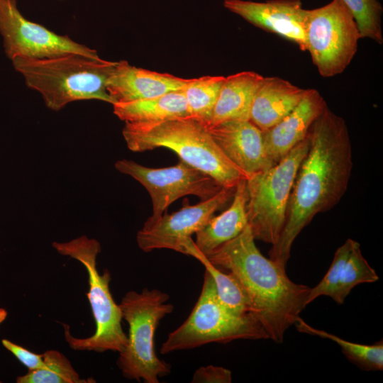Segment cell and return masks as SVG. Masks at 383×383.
I'll return each instance as SVG.
<instances>
[{
  "label": "cell",
  "instance_id": "7402d4cb",
  "mask_svg": "<svg viewBox=\"0 0 383 383\" xmlns=\"http://www.w3.org/2000/svg\"><path fill=\"white\" fill-rule=\"evenodd\" d=\"M297 331L310 335L329 339L337 343L343 353L352 363L367 371H378L383 369V342L373 345H364L345 340L335 335L315 328L299 317L294 324Z\"/></svg>",
  "mask_w": 383,
  "mask_h": 383
},
{
  "label": "cell",
  "instance_id": "9a60e30c",
  "mask_svg": "<svg viewBox=\"0 0 383 383\" xmlns=\"http://www.w3.org/2000/svg\"><path fill=\"white\" fill-rule=\"evenodd\" d=\"M326 106L318 90L307 89L301 101L288 115L274 126L262 131L265 152L272 165L307 137L311 127Z\"/></svg>",
  "mask_w": 383,
  "mask_h": 383
},
{
  "label": "cell",
  "instance_id": "4fadbf2b",
  "mask_svg": "<svg viewBox=\"0 0 383 383\" xmlns=\"http://www.w3.org/2000/svg\"><path fill=\"white\" fill-rule=\"evenodd\" d=\"M223 5L253 26L287 39L306 51V9L301 0H224Z\"/></svg>",
  "mask_w": 383,
  "mask_h": 383
},
{
  "label": "cell",
  "instance_id": "d6986e66",
  "mask_svg": "<svg viewBox=\"0 0 383 383\" xmlns=\"http://www.w3.org/2000/svg\"><path fill=\"white\" fill-rule=\"evenodd\" d=\"M263 76L243 71L225 77L206 126L231 120H249L252 103Z\"/></svg>",
  "mask_w": 383,
  "mask_h": 383
},
{
  "label": "cell",
  "instance_id": "3957f363",
  "mask_svg": "<svg viewBox=\"0 0 383 383\" xmlns=\"http://www.w3.org/2000/svg\"><path fill=\"white\" fill-rule=\"evenodd\" d=\"M123 136L133 152L165 148L180 160L210 175L222 187L235 189L248 175L221 151L202 122L178 117L155 122H126Z\"/></svg>",
  "mask_w": 383,
  "mask_h": 383
},
{
  "label": "cell",
  "instance_id": "e0dca14e",
  "mask_svg": "<svg viewBox=\"0 0 383 383\" xmlns=\"http://www.w3.org/2000/svg\"><path fill=\"white\" fill-rule=\"evenodd\" d=\"M306 90L278 77H263L249 120L262 131L274 126L299 104Z\"/></svg>",
  "mask_w": 383,
  "mask_h": 383
},
{
  "label": "cell",
  "instance_id": "5bb4252c",
  "mask_svg": "<svg viewBox=\"0 0 383 383\" xmlns=\"http://www.w3.org/2000/svg\"><path fill=\"white\" fill-rule=\"evenodd\" d=\"M206 127L225 155L248 177L273 165L265 152L262 131L250 120H231Z\"/></svg>",
  "mask_w": 383,
  "mask_h": 383
},
{
  "label": "cell",
  "instance_id": "ac0fdd59",
  "mask_svg": "<svg viewBox=\"0 0 383 383\" xmlns=\"http://www.w3.org/2000/svg\"><path fill=\"white\" fill-rule=\"evenodd\" d=\"M246 180L236 185L230 206L216 216H212L196 233L195 245L207 256L216 248L238 236L247 226Z\"/></svg>",
  "mask_w": 383,
  "mask_h": 383
},
{
  "label": "cell",
  "instance_id": "d4e9b609",
  "mask_svg": "<svg viewBox=\"0 0 383 383\" xmlns=\"http://www.w3.org/2000/svg\"><path fill=\"white\" fill-rule=\"evenodd\" d=\"M378 279L375 270L363 257L360 243L354 240L331 298L334 301L341 304L355 286L363 283H372Z\"/></svg>",
  "mask_w": 383,
  "mask_h": 383
},
{
  "label": "cell",
  "instance_id": "ffe728a7",
  "mask_svg": "<svg viewBox=\"0 0 383 383\" xmlns=\"http://www.w3.org/2000/svg\"><path fill=\"white\" fill-rule=\"evenodd\" d=\"M114 114L126 122H155L189 116L183 89L129 102L113 104Z\"/></svg>",
  "mask_w": 383,
  "mask_h": 383
},
{
  "label": "cell",
  "instance_id": "52a82bcc",
  "mask_svg": "<svg viewBox=\"0 0 383 383\" xmlns=\"http://www.w3.org/2000/svg\"><path fill=\"white\" fill-rule=\"evenodd\" d=\"M240 339H268V336L252 313L236 316L222 306L213 279L205 270L201 291L191 313L168 335L160 351L167 354L211 343H226Z\"/></svg>",
  "mask_w": 383,
  "mask_h": 383
},
{
  "label": "cell",
  "instance_id": "30bf717a",
  "mask_svg": "<svg viewBox=\"0 0 383 383\" xmlns=\"http://www.w3.org/2000/svg\"><path fill=\"white\" fill-rule=\"evenodd\" d=\"M116 169L140 182L148 192L152 204V213L148 218L161 216L177 199L194 195L201 200L208 199L223 187L210 175L180 160L177 165L151 168L134 161L121 160Z\"/></svg>",
  "mask_w": 383,
  "mask_h": 383
},
{
  "label": "cell",
  "instance_id": "2e32d148",
  "mask_svg": "<svg viewBox=\"0 0 383 383\" xmlns=\"http://www.w3.org/2000/svg\"><path fill=\"white\" fill-rule=\"evenodd\" d=\"M190 80L168 73L137 67L126 60H120L116 62L108 78L106 89L113 105L181 90Z\"/></svg>",
  "mask_w": 383,
  "mask_h": 383
},
{
  "label": "cell",
  "instance_id": "5b68a950",
  "mask_svg": "<svg viewBox=\"0 0 383 383\" xmlns=\"http://www.w3.org/2000/svg\"><path fill=\"white\" fill-rule=\"evenodd\" d=\"M170 295L159 289L145 288L141 292H128L119 304L122 318L128 323V341L119 353L117 365L124 377L145 383H158L171 373V365L156 355L155 331L174 310Z\"/></svg>",
  "mask_w": 383,
  "mask_h": 383
},
{
  "label": "cell",
  "instance_id": "603a6c76",
  "mask_svg": "<svg viewBox=\"0 0 383 383\" xmlns=\"http://www.w3.org/2000/svg\"><path fill=\"white\" fill-rule=\"evenodd\" d=\"M224 79V76L191 79L183 89L189 117L205 125L209 122Z\"/></svg>",
  "mask_w": 383,
  "mask_h": 383
},
{
  "label": "cell",
  "instance_id": "8992f818",
  "mask_svg": "<svg viewBox=\"0 0 383 383\" xmlns=\"http://www.w3.org/2000/svg\"><path fill=\"white\" fill-rule=\"evenodd\" d=\"M62 255L71 257L81 262L89 276V292L87 294L96 330L89 337L79 338L72 336L69 326L63 324L65 337L70 347L74 350L104 353L108 350L120 353L128 341L121 326L122 313L111 294V274L105 270L100 274L96 267V257L101 251L100 243L95 239L81 236L69 242L52 243Z\"/></svg>",
  "mask_w": 383,
  "mask_h": 383
},
{
  "label": "cell",
  "instance_id": "8fae6325",
  "mask_svg": "<svg viewBox=\"0 0 383 383\" xmlns=\"http://www.w3.org/2000/svg\"><path fill=\"white\" fill-rule=\"evenodd\" d=\"M0 34L6 55L11 60L51 58L70 53L99 57L95 50L25 18L16 0H0Z\"/></svg>",
  "mask_w": 383,
  "mask_h": 383
},
{
  "label": "cell",
  "instance_id": "ba28073f",
  "mask_svg": "<svg viewBox=\"0 0 383 383\" xmlns=\"http://www.w3.org/2000/svg\"><path fill=\"white\" fill-rule=\"evenodd\" d=\"M309 147L308 134L277 163L247 179L248 223L255 240L272 245L279 239L294 179Z\"/></svg>",
  "mask_w": 383,
  "mask_h": 383
},
{
  "label": "cell",
  "instance_id": "7a4b0ae2",
  "mask_svg": "<svg viewBox=\"0 0 383 383\" xmlns=\"http://www.w3.org/2000/svg\"><path fill=\"white\" fill-rule=\"evenodd\" d=\"M206 257L218 269L233 274L246 292L252 314L268 339L282 343L285 332L306 306L311 288L292 282L284 268L260 252L248 224Z\"/></svg>",
  "mask_w": 383,
  "mask_h": 383
},
{
  "label": "cell",
  "instance_id": "cb8c5ba5",
  "mask_svg": "<svg viewBox=\"0 0 383 383\" xmlns=\"http://www.w3.org/2000/svg\"><path fill=\"white\" fill-rule=\"evenodd\" d=\"M43 367L28 370V373L16 379L18 383H84L69 360L60 352L50 350L43 354Z\"/></svg>",
  "mask_w": 383,
  "mask_h": 383
},
{
  "label": "cell",
  "instance_id": "83f0119b",
  "mask_svg": "<svg viewBox=\"0 0 383 383\" xmlns=\"http://www.w3.org/2000/svg\"><path fill=\"white\" fill-rule=\"evenodd\" d=\"M192 383H231V371L223 367L207 365L198 368L194 373Z\"/></svg>",
  "mask_w": 383,
  "mask_h": 383
},
{
  "label": "cell",
  "instance_id": "277c9868",
  "mask_svg": "<svg viewBox=\"0 0 383 383\" xmlns=\"http://www.w3.org/2000/svg\"><path fill=\"white\" fill-rule=\"evenodd\" d=\"M11 61L27 87L40 93L52 111L80 100L112 104L106 84L116 62L77 53L45 59L16 57Z\"/></svg>",
  "mask_w": 383,
  "mask_h": 383
},
{
  "label": "cell",
  "instance_id": "4316f807",
  "mask_svg": "<svg viewBox=\"0 0 383 383\" xmlns=\"http://www.w3.org/2000/svg\"><path fill=\"white\" fill-rule=\"evenodd\" d=\"M353 242L354 240L348 238L336 250L332 263L326 274L316 286L311 288L306 301V306L321 296L332 297Z\"/></svg>",
  "mask_w": 383,
  "mask_h": 383
},
{
  "label": "cell",
  "instance_id": "44dd1931",
  "mask_svg": "<svg viewBox=\"0 0 383 383\" xmlns=\"http://www.w3.org/2000/svg\"><path fill=\"white\" fill-rule=\"evenodd\" d=\"M184 255L195 257L210 273L217 298L226 309L239 316L253 313V308L246 292L233 274L229 272L223 273L211 263L206 256L197 249L192 238L184 243Z\"/></svg>",
  "mask_w": 383,
  "mask_h": 383
},
{
  "label": "cell",
  "instance_id": "f1b7e54d",
  "mask_svg": "<svg viewBox=\"0 0 383 383\" xmlns=\"http://www.w3.org/2000/svg\"><path fill=\"white\" fill-rule=\"evenodd\" d=\"M1 343L10 351L28 370L42 368L45 365L43 354L34 353L13 342L3 339Z\"/></svg>",
  "mask_w": 383,
  "mask_h": 383
},
{
  "label": "cell",
  "instance_id": "6da1fadb",
  "mask_svg": "<svg viewBox=\"0 0 383 383\" xmlns=\"http://www.w3.org/2000/svg\"><path fill=\"white\" fill-rule=\"evenodd\" d=\"M309 137V147L294 179L283 230L269 252L270 258L284 269L298 235L316 215L340 201L353 170L346 123L328 106L311 127Z\"/></svg>",
  "mask_w": 383,
  "mask_h": 383
},
{
  "label": "cell",
  "instance_id": "f546056e",
  "mask_svg": "<svg viewBox=\"0 0 383 383\" xmlns=\"http://www.w3.org/2000/svg\"><path fill=\"white\" fill-rule=\"evenodd\" d=\"M6 316L7 311L3 308H0V324L6 319Z\"/></svg>",
  "mask_w": 383,
  "mask_h": 383
},
{
  "label": "cell",
  "instance_id": "9c48e42d",
  "mask_svg": "<svg viewBox=\"0 0 383 383\" xmlns=\"http://www.w3.org/2000/svg\"><path fill=\"white\" fill-rule=\"evenodd\" d=\"M360 38L354 17L341 0L306 9V51L323 77L345 71L357 51Z\"/></svg>",
  "mask_w": 383,
  "mask_h": 383
},
{
  "label": "cell",
  "instance_id": "7c38bea8",
  "mask_svg": "<svg viewBox=\"0 0 383 383\" xmlns=\"http://www.w3.org/2000/svg\"><path fill=\"white\" fill-rule=\"evenodd\" d=\"M234 190L223 187L213 196L196 204L189 205L187 201L177 211L164 213L154 220L148 218L136 235L138 247L146 252L170 249L184 254V243L228 202Z\"/></svg>",
  "mask_w": 383,
  "mask_h": 383
},
{
  "label": "cell",
  "instance_id": "484cf974",
  "mask_svg": "<svg viewBox=\"0 0 383 383\" xmlns=\"http://www.w3.org/2000/svg\"><path fill=\"white\" fill-rule=\"evenodd\" d=\"M353 14L361 38H370L382 45V6L379 0H341Z\"/></svg>",
  "mask_w": 383,
  "mask_h": 383
}]
</instances>
